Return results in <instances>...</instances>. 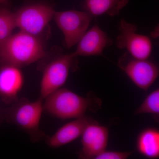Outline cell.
Segmentation results:
<instances>
[{"mask_svg":"<svg viewBox=\"0 0 159 159\" xmlns=\"http://www.w3.org/2000/svg\"><path fill=\"white\" fill-rule=\"evenodd\" d=\"M46 56L42 38L20 31L0 46V67L11 66L21 68Z\"/></svg>","mask_w":159,"mask_h":159,"instance_id":"6da1fadb","label":"cell"},{"mask_svg":"<svg viewBox=\"0 0 159 159\" xmlns=\"http://www.w3.org/2000/svg\"><path fill=\"white\" fill-rule=\"evenodd\" d=\"M100 101L61 88L46 97L43 105L44 111L58 119L66 120L84 116L88 111L100 104Z\"/></svg>","mask_w":159,"mask_h":159,"instance_id":"7a4b0ae2","label":"cell"},{"mask_svg":"<svg viewBox=\"0 0 159 159\" xmlns=\"http://www.w3.org/2000/svg\"><path fill=\"white\" fill-rule=\"evenodd\" d=\"M43 100L41 98L31 101L19 99L5 111L6 119L17 125L29 135L32 142H38L46 138L40 129L44 111Z\"/></svg>","mask_w":159,"mask_h":159,"instance_id":"3957f363","label":"cell"},{"mask_svg":"<svg viewBox=\"0 0 159 159\" xmlns=\"http://www.w3.org/2000/svg\"><path fill=\"white\" fill-rule=\"evenodd\" d=\"M55 12L54 6L43 2L24 5L15 12L16 27L21 31L42 38Z\"/></svg>","mask_w":159,"mask_h":159,"instance_id":"277c9868","label":"cell"},{"mask_svg":"<svg viewBox=\"0 0 159 159\" xmlns=\"http://www.w3.org/2000/svg\"><path fill=\"white\" fill-rule=\"evenodd\" d=\"M77 57L72 53L60 54L46 64L43 69L39 98L43 100L64 85Z\"/></svg>","mask_w":159,"mask_h":159,"instance_id":"5b68a950","label":"cell"},{"mask_svg":"<svg viewBox=\"0 0 159 159\" xmlns=\"http://www.w3.org/2000/svg\"><path fill=\"white\" fill-rule=\"evenodd\" d=\"M93 17L84 11H55L53 18L64 34L65 44L67 48L78 43L87 31Z\"/></svg>","mask_w":159,"mask_h":159,"instance_id":"8992f818","label":"cell"},{"mask_svg":"<svg viewBox=\"0 0 159 159\" xmlns=\"http://www.w3.org/2000/svg\"><path fill=\"white\" fill-rule=\"evenodd\" d=\"M118 66L136 86L145 91L158 77L159 68L156 64L147 59L134 58L128 52L120 57Z\"/></svg>","mask_w":159,"mask_h":159,"instance_id":"52a82bcc","label":"cell"},{"mask_svg":"<svg viewBox=\"0 0 159 159\" xmlns=\"http://www.w3.org/2000/svg\"><path fill=\"white\" fill-rule=\"evenodd\" d=\"M119 30L116 42L119 48L125 49L134 58L148 59L152 51V43L149 38L138 34L136 26L124 19L119 23Z\"/></svg>","mask_w":159,"mask_h":159,"instance_id":"ba28073f","label":"cell"},{"mask_svg":"<svg viewBox=\"0 0 159 159\" xmlns=\"http://www.w3.org/2000/svg\"><path fill=\"white\" fill-rule=\"evenodd\" d=\"M81 136L82 148L79 153V157L95 159L106 150L108 143L109 129L93 121L87 125Z\"/></svg>","mask_w":159,"mask_h":159,"instance_id":"9c48e42d","label":"cell"},{"mask_svg":"<svg viewBox=\"0 0 159 159\" xmlns=\"http://www.w3.org/2000/svg\"><path fill=\"white\" fill-rule=\"evenodd\" d=\"M20 68L11 66L0 67V98L6 105L19 100L23 88L24 78Z\"/></svg>","mask_w":159,"mask_h":159,"instance_id":"30bf717a","label":"cell"},{"mask_svg":"<svg viewBox=\"0 0 159 159\" xmlns=\"http://www.w3.org/2000/svg\"><path fill=\"white\" fill-rule=\"evenodd\" d=\"M112 43L107 34L96 25L84 33L72 54L76 57L102 55L104 49Z\"/></svg>","mask_w":159,"mask_h":159,"instance_id":"8fae6325","label":"cell"},{"mask_svg":"<svg viewBox=\"0 0 159 159\" xmlns=\"http://www.w3.org/2000/svg\"><path fill=\"white\" fill-rule=\"evenodd\" d=\"M93 121L85 116L75 119L63 125L51 136L46 137V143L53 148L68 144L81 136L87 125Z\"/></svg>","mask_w":159,"mask_h":159,"instance_id":"7c38bea8","label":"cell"},{"mask_svg":"<svg viewBox=\"0 0 159 159\" xmlns=\"http://www.w3.org/2000/svg\"><path fill=\"white\" fill-rule=\"evenodd\" d=\"M129 0H84L81 4L82 9L93 16L108 15L115 16L119 14Z\"/></svg>","mask_w":159,"mask_h":159,"instance_id":"4fadbf2b","label":"cell"},{"mask_svg":"<svg viewBox=\"0 0 159 159\" xmlns=\"http://www.w3.org/2000/svg\"><path fill=\"white\" fill-rule=\"evenodd\" d=\"M136 147L139 153L144 157L150 159L158 158V129L148 128L142 130L137 138Z\"/></svg>","mask_w":159,"mask_h":159,"instance_id":"5bb4252c","label":"cell"},{"mask_svg":"<svg viewBox=\"0 0 159 159\" xmlns=\"http://www.w3.org/2000/svg\"><path fill=\"white\" fill-rule=\"evenodd\" d=\"M16 27L15 12L9 6L0 4V46L10 37Z\"/></svg>","mask_w":159,"mask_h":159,"instance_id":"9a60e30c","label":"cell"},{"mask_svg":"<svg viewBox=\"0 0 159 159\" xmlns=\"http://www.w3.org/2000/svg\"><path fill=\"white\" fill-rule=\"evenodd\" d=\"M151 114L159 116V90L157 89L152 91L146 97L143 102L137 109L134 114Z\"/></svg>","mask_w":159,"mask_h":159,"instance_id":"2e32d148","label":"cell"},{"mask_svg":"<svg viewBox=\"0 0 159 159\" xmlns=\"http://www.w3.org/2000/svg\"><path fill=\"white\" fill-rule=\"evenodd\" d=\"M132 152L104 151L97 155L95 159H125L130 156Z\"/></svg>","mask_w":159,"mask_h":159,"instance_id":"e0dca14e","label":"cell"},{"mask_svg":"<svg viewBox=\"0 0 159 159\" xmlns=\"http://www.w3.org/2000/svg\"><path fill=\"white\" fill-rule=\"evenodd\" d=\"M0 4L8 6H10V0H0Z\"/></svg>","mask_w":159,"mask_h":159,"instance_id":"ac0fdd59","label":"cell"},{"mask_svg":"<svg viewBox=\"0 0 159 159\" xmlns=\"http://www.w3.org/2000/svg\"><path fill=\"white\" fill-rule=\"evenodd\" d=\"M159 29L158 28L157 29V27L156 29H155L152 32L151 34L152 35V37L154 38H157L158 36V31Z\"/></svg>","mask_w":159,"mask_h":159,"instance_id":"d6986e66","label":"cell"}]
</instances>
